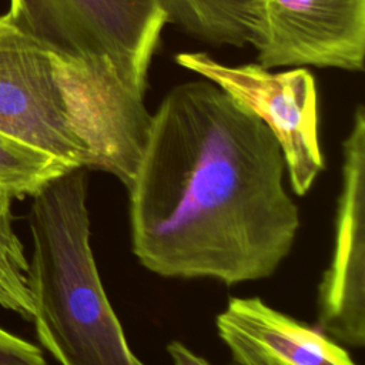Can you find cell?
Listing matches in <instances>:
<instances>
[{"instance_id": "9c48e42d", "label": "cell", "mask_w": 365, "mask_h": 365, "mask_svg": "<svg viewBox=\"0 0 365 365\" xmlns=\"http://www.w3.org/2000/svg\"><path fill=\"white\" fill-rule=\"evenodd\" d=\"M71 170L76 168L0 134V188L11 198L33 197Z\"/></svg>"}, {"instance_id": "8992f818", "label": "cell", "mask_w": 365, "mask_h": 365, "mask_svg": "<svg viewBox=\"0 0 365 365\" xmlns=\"http://www.w3.org/2000/svg\"><path fill=\"white\" fill-rule=\"evenodd\" d=\"M245 31L264 68L364 71L365 0H247Z\"/></svg>"}, {"instance_id": "3957f363", "label": "cell", "mask_w": 365, "mask_h": 365, "mask_svg": "<svg viewBox=\"0 0 365 365\" xmlns=\"http://www.w3.org/2000/svg\"><path fill=\"white\" fill-rule=\"evenodd\" d=\"M87 168L33 195L29 287L37 338L60 365H147L131 349L91 248Z\"/></svg>"}, {"instance_id": "6da1fadb", "label": "cell", "mask_w": 365, "mask_h": 365, "mask_svg": "<svg viewBox=\"0 0 365 365\" xmlns=\"http://www.w3.org/2000/svg\"><path fill=\"white\" fill-rule=\"evenodd\" d=\"M285 177L279 144L252 111L201 77L174 86L125 187L134 257L164 278H269L299 230Z\"/></svg>"}, {"instance_id": "52a82bcc", "label": "cell", "mask_w": 365, "mask_h": 365, "mask_svg": "<svg viewBox=\"0 0 365 365\" xmlns=\"http://www.w3.org/2000/svg\"><path fill=\"white\" fill-rule=\"evenodd\" d=\"M329 264L318 285V328L339 344H365V108L342 141L341 188Z\"/></svg>"}, {"instance_id": "7a4b0ae2", "label": "cell", "mask_w": 365, "mask_h": 365, "mask_svg": "<svg viewBox=\"0 0 365 365\" xmlns=\"http://www.w3.org/2000/svg\"><path fill=\"white\" fill-rule=\"evenodd\" d=\"M150 115L108 58L60 51L0 16V134L127 187Z\"/></svg>"}, {"instance_id": "ba28073f", "label": "cell", "mask_w": 365, "mask_h": 365, "mask_svg": "<svg viewBox=\"0 0 365 365\" xmlns=\"http://www.w3.org/2000/svg\"><path fill=\"white\" fill-rule=\"evenodd\" d=\"M215 328L235 365H356L339 342L259 297H231Z\"/></svg>"}, {"instance_id": "5b68a950", "label": "cell", "mask_w": 365, "mask_h": 365, "mask_svg": "<svg viewBox=\"0 0 365 365\" xmlns=\"http://www.w3.org/2000/svg\"><path fill=\"white\" fill-rule=\"evenodd\" d=\"M175 63L252 111L274 134L292 191L305 195L325 167L319 141L318 90L302 67L269 71L258 63L225 64L205 51H181Z\"/></svg>"}, {"instance_id": "8fae6325", "label": "cell", "mask_w": 365, "mask_h": 365, "mask_svg": "<svg viewBox=\"0 0 365 365\" xmlns=\"http://www.w3.org/2000/svg\"><path fill=\"white\" fill-rule=\"evenodd\" d=\"M0 365H47V362L37 345L0 328Z\"/></svg>"}, {"instance_id": "277c9868", "label": "cell", "mask_w": 365, "mask_h": 365, "mask_svg": "<svg viewBox=\"0 0 365 365\" xmlns=\"http://www.w3.org/2000/svg\"><path fill=\"white\" fill-rule=\"evenodd\" d=\"M4 16L60 51L108 58L144 96L170 24L161 0H10Z\"/></svg>"}, {"instance_id": "30bf717a", "label": "cell", "mask_w": 365, "mask_h": 365, "mask_svg": "<svg viewBox=\"0 0 365 365\" xmlns=\"http://www.w3.org/2000/svg\"><path fill=\"white\" fill-rule=\"evenodd\" d=\"M11 197L0 188V305L30 321L33 302L29 261L13 228Z\"/></svg>"}, {"instance_id": "7c38bea8", "label": "cell", "mask_w": 365, "mask_h": 365, "mask_svg": "<svg viewBox=\"0 0 365 365\" xmlns=\"http://www.w3.org/2000/svg\"><path fill=\"white\" fill-rule=\"evenodd\" d=\"M167 352L173 361V365H212L180 341L170 342L167 345ZM232 365L235 364L232 362Z\"/></svg>"}]
</instances>
